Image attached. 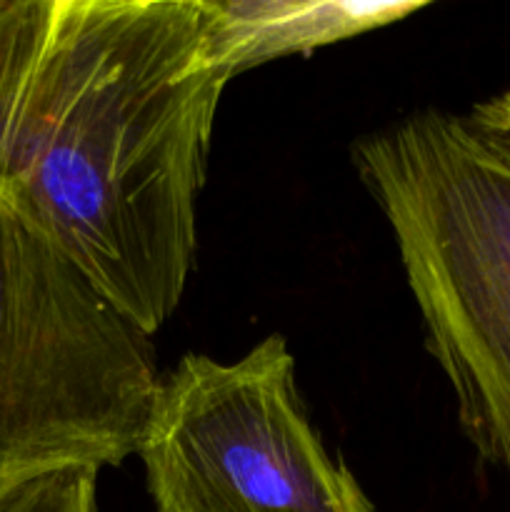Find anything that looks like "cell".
<instances>
[{
    "label": "cell",
    "instance_id": "5",
    "mask_svg": "<svg viewBox=\"0 0 510 512\" xmlns=\"http://www.w3.org/2000/svg\"><path fill=\"white\" fill-rule=\"evenodd\" d=\"M215 38L235 73L253 63L330 43L360 33L378 23L413 13L408 5H355V3H210Z\"/></svg>",
    "mask_w": 510,
    "mask_h": 512
},
{
    "label": "cell",
    "instance_id": "2",
    "mask_svg": "<svg viewBox=\"0 0 510 512\" xmlns=\"http://www.w3.org/2000/svg\"><path fill=\"white\" fill-rule=\"evenodd\" d=\"M460 428L510 480V150L425 110L355 145Z\"/></svg>",
    "mask_w": 510,
    "mask_h": 512
},
{
    "label": "cell",
    "instance_id": "3",
    "mask_svg": "<svg viewBox=\"0 0 510 512\" xmlns=\"http://www.w3.org/2000/svg\"><path fill=\"white\" fill-rule=\"evenodd\" d=\"M148 340L0 193V485L138 455Z\"/></svg>",
    "mask_w": 510,
    "mask_h": 512
},
{
    "label": "cell",
    "instance_id": "1",
    "mask_svg": "<svg viewBox=\"0 0 510 512\" xmlns=\"http://www.w3.org/2000/svg\"><path fill=\"white\" fill-rule=\"evenodd\" d=\"M233 75L208 0H0V193L148 338Z\"/></svg>",
    "mask_w": 510,
    "mask_h": 512
},
{
    "label": "cell",
    "instance_id": "6",
    "mask_svg": "<svg viewBox=\"0 0 510 512\" xmlns=\"http://www.w3.org/2000/svg\"><path fill=\"white\" fill-rule=\"evenodd\" d=\"M98 468L70 465L0 485V512H95Z\"/></svg>",
    "mask_w": 510,
    "mask_h": 512
},
{
    "label": "cell",
    "instance_id": "7",
    "mask_svg": "<svg viewBox=\"0 0 510 512\" xmlns=\"http://www.w3.org/2000/svg\"><path fill=\"white\" fill-rule=\"evenodd\" d=\"M465 118L485 138L495 140V143L510 150V88H505L495 98L473 105V110Z\"/></svg>",
    "mask_w": 510,
    "mask_h": 512
},
{
    "label": "cell",
    "instance_id": "4",
    "mask_svg": "<svg viewBox=\"0 0 510 512\" xmlns=\"http://www.w3.org/2000/svg\"><path fill=\"white\" fill-rule=\"evenodd\" d=\"M138 458L155 512H373L305 418L280 335L233 363L183 355L160 378Z\"/></svg>",
    "mask_w": 510,
    "mask_h": 512
}]
</instances>
